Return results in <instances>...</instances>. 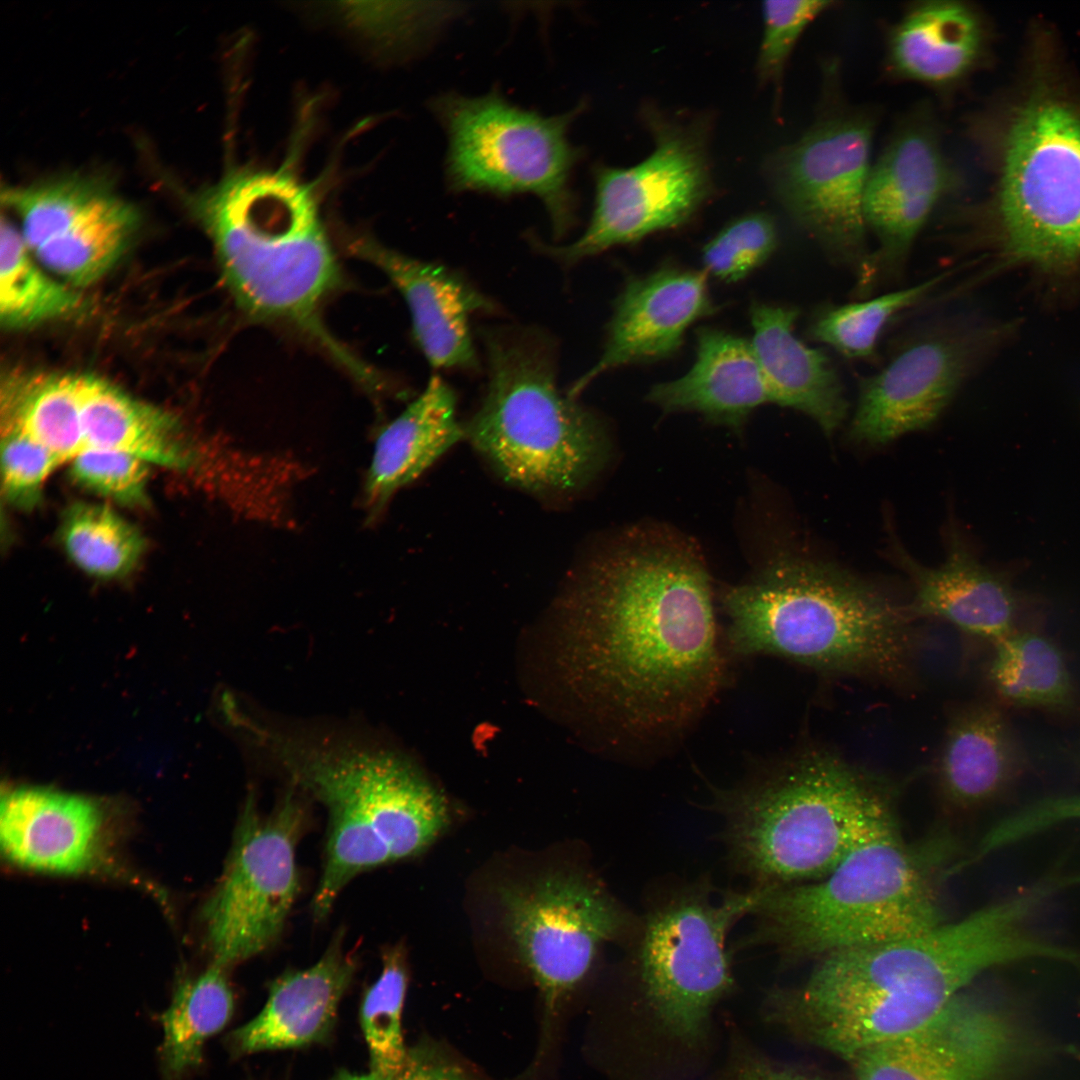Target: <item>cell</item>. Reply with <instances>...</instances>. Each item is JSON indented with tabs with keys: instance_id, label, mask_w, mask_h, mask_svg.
I'll return each mask as SVG.
<instances>
[{
	"instance_id": "5b68a950",
	"label": "cell",
	"mask_w": 1080,
	"mask_h": 1080,
	"mask_svg": "<svg viewBox=\"0 0 1080 1080\" xmlns=\"http://www.w3.org/2000/svg\"><path fill=\"white\" fill-rule=\"evenodd\" d=\"M190 203L240 308L311 334L351 367L319 319L339 269L311 187L286 168H237Z\"/></svg>"
},
{
	"instance_id": "bcb514c9",
	"label": "cell",
	"mask_w": 1080,
	"mask_h": 1080,
	"mask_svg": "<svg viewBox=\"0 0 1080 1080\" xmlns=\"http://www.w3.org/2000/svg\"><path fill=\"white\" fill-rule=\"evenodd\" d=\"M727 1080H826L817 1075L777 1067L755 1055H743L734 1063Z\"/></svg>"
},
{
	"instance_id": "2e32d148",
	"label": "cell",
	"mask_w": 1080,
	"mask_h": 1080,
	"mask_svg": "<svg viewBox=\"0 0 1080 1080\" xmlns=\"http://www.w3.org/2000/svg\"><path fill=\"white\" fill-rule=\"evenodd\" d=\"M653 128L655 149L641 163L597 168L588 227L575 242L545 246L548 254L570 264L678 228L692 218L711 188L702 144L672 125L654 121Z\"/></svg>"
},
{
	"instance_id": "ba28073f",
	"label": "cell",
	"mask_w": 1080,
	"mask_h": 1080,
	"mask_svg": "<svg viewBox=\"0 0 1080 1080\" xmlns=\"http://www.w3.org/2000/svg\"><path fill=\"white\" fill-rule=\"evenodd\" d=\"M486 395L465 438L506 482L537 496L583 487L602 468L600 420L558 389L552 345L535 331H487Z\"/></svg>"
},
{
	"instance_id": "e0dca14e",
	"label": "cell",
	"mask_w": 1080,
	"mask_h": 1080,
	"mask_svg": "<svg viewBox=\"0 0 1080 1080\" xmlns=\"http://www.w3.org/2000/svg\"><path fill=\"white\" fill-rule=\"evenodd\" d=\"M988 327L949 322L905 345L859 384L849 435L885 444L929 427L994 344Z\"/></svg>"
},
{
	"instance_id": "d590c367",
	"label": "cell",
	"mask_w": 1080,
	"mask_h": 1080,
	"mask_svg": "<svg viewBox=\"0 0 1080 1080\" xmlns=\"http://www.w3.org/2000/svg\"><path fill=\"white\" fill-rule=\"evenodd\" d=\"M950 275L951 271H946L862 302L822 309L811 321L808 336L847 358L870 357L887 323L899 312L924 300Z\"/></svg>"
},
{
	"instance_id": "60d3db41",
	"label": "cell",
	"mask_w": 1080,
	"mask_h": 1080,
	"mask_svg": "<svg viewBox=\"0 0 1080 1080\" xmlns=\"http://www.w3.org/2000/svg\"><path fill=\"white\" fill-rule=\"evenodd\" d=\"M72 479L81 487L122 504H143L147 462L131 454L87 448L72 459Z\"/></svg>"
},
{
	"instance_id": "4dcf8cb0",
	"label": "cell",
	"mask_w": 1080,
	"mask_h": 1080,
	"mask_svg": "<svg viewBox=\"0 0 1080 1080\" xmlns=\"http://www.w3.org/2000/svg\"><path fill=\"white\" fill-rule=\"evenodd\" d=\"M226 971L212 963L197 976L177 982L168 1008L158 1017L163 1029L159 1062L164 1080H182L196 1069L205 1042L230 1021L234 995Z\"/></svg>"
},
{
	"instance_id": "d6a6232c",
	"label": "cell",
	"mask_w": 1080,
	"mask_h": 1080,
	"mask_svg": "<svg viewBox=\"0 0 1080 1080\" xmlns=\"http://www.w3.org/2000/svg\"><path fill=\"white\" fill-rule=\"evenodd\" d=\"M994 645L989 677L1002 699L1021 707L1070 704V673L1052 641L1037 633L1013 631Z\"/></svg>"
},
{
	"instance_id": "ee69618b",
	"label": "cell",
	"mask_w": 1080,
	"mask_h": 1080,
	"mask_svg": "<svg viewBox=\"0 0 1080 1080\" xmlns=\"http://www.w3.org/2000/svg\"><path fill=\"white\" fill-rule=\"evenodd\" d=\"M1080 820V795L1038 801L993 826L979 843V857L1029 837L1057 823Z\"/></svg>"
},
{
	"instance_id": "8992f818",
	"label": "cell",
	"mask_w": 1080,
	"mask_h": 1080,
	"mask_svg": "<svg viewBox=\"0 0 1080 1080\" xmlns=\"http://www.w3.org/2000/svg\"><path fill=\"white\" fill-rule=\"evenodd\" d=\"M281 746L295 783L327 811L324 864L311 903L317 920L328 916L353 878L421 854L448 825L443 795L398 755L352 746Z\"/></svg>"
},
{
	"instance_id": "74e56055",
	"label": "cell",
	"mask_w": 1080,
	"mask_h": 1080,
	"mask_svg": "<svg viewBox=\"0 0 1080 1080\" xmlns=\"http://www.w3.org/2000/svg\"><path fill=\"white\" fill-rule=\"evenodd\" d=\"M107 190L97 179L70 175L27 186H3L1 200L18 216L20 233L33 251Z\"/></svg>"
},
{
	"instance_id": "1f68e13d",
	"label": "cell",
	"mask_w": 1080,
	"mask_h": 1080,
	"mask_svg": "<svg viewBox=\"0 0 1080 1080\" xmlns=\"http://www.w3.org/2000/svg\"><path fill=\"white\" fill-rule=\"evenodd\" d=\"M1 394V427L22 431L62 462L87 449L78 374L15 375L3 384Z\"/></svg>"
},
{
	"instance_id": "e575fe53",
	"label": "cell",
	"mask_w": 1080,
	"mask_h": 1080,
	"mask_svg": "<svg viewBox=\"0 0 1080 1080\" xmlns=\"http://www.w3.org/2000/svg\"><path fill=\"white\" fill-rule=\"evenodd\" d=\"M60 538L70 560L87 574L112 579L130 572L144 540L139 531L111 508L77 503L64 514Z\"/></svg>"
},
{
	"instance_id": "7c38bea8",
	"label": "cell",
	"mask_w": 1080,
	"mask_h": 1080,
	"mask_svg": "<svg viewBox=\"0 0 1080 1080\" xmlns=\"http://www.w3.org/2000/svg\"><path fill=\"white\" fill-rule=\"evenodd\" d=\"M1074 1050L1016 1005L966 988L920 1027L850 1064L857 1080H1022Z\"/></svg>"
},
{
	"instance_id": "8d00e7d4",
	"label": "cell",
	"mask_w": 1080,
	"mask_h": 1080,
	"mask_svg": "<svg viewBox=\"0 0 1080 1080\" xmlns=\"http://www.w3.org/2000/svg\"><path fill=\"white\" fill-rule=\"evenodd\" d=\"M407 980L403 948L400 945L388 948L383 953L381 972L366 990L360 1008L370 1071L383 1080H388L397 1071L407 1051L402 1035Z\"/></svg>"
},
{
	"instance_id": "484cf974",
	"label": "cell",
	"mask_w": 1080,
	"mask_h": 1080,
	"mask_svg": "<svg viewBox=\"0 0 1080 1080\" xmlns=\"http://www.w3.org/2000/svg\"><path fill=\"white\" fill-rule=\"evenodd\" d=\"M647 398L665 413L696 412L734 430L771 403L750 341L714 328L698 330L689 371L654 385Z\"/></svg>"
},
{
	"instance_id": "ffe728a7",
	"label": "cell",
	"mask_w": 1080,
	"mask_h": 1080,
	"mask_svg": "<svg viewBox=\"0 0 1080 1080\" xmlns=\"http://www.w3.org/2000/svg\"><path fill=\"white\" fill-rule=\"evenodd\" d=\"M350 249L376 265L399 290L411 314L415 339L433 367L477 368L469 320L476 312L494 309L485 295L440 264L372 240L355 239Z\"/></svg>"
},
{
	"instance_id": "8fae6325",
	"label": "cell",
	"mask_w": 1080,
	"mask_h": 1080,
	"mask_svg": "<svg viewBox=\"0 0 1080 1080\" xmlns=\"http://www.w3.org/2000/svg\"><path fill=\"white\" fill-rule=\"evenodd\" d=\"M760 888L714 892L696 884L665 897L640 920L635 963L643 995L663 1028L687 1044L705 1038L712 1007L733 985L726 946L752 913Z\"/></svg>"
},
{
	"instance_id": "cb8c5ba5",
	"label": "cell",
	"mask_w": 1080,
	"mask_h": 1080,
	"mask_svg": "<svg viewBox=\"0 0 1080 1080\" xmlns=\"http://www.w3.org/2000/svg\"><path fill=\"white\" fill-rule=\"evenodd\" d=\"M750 315V343L771 403L804 413L832 434L846 418L848 402L829 357L796 336L798 310L757 302Z\"/></svg>"
},
{
	"instance_id": "3957f363",
	"label": "cell",
	"mask_w": 1080,
	"mask_h": 1080,
	"mask_svg": "<svg viewBox=\"0 0 1080 1080\" xmlns=\"http://www.w3.org/2000/svg\"><path fill=\"white\" fill-rule=\"evenodd\" d=\"M719 600L725 649L774 656L817 672L903 683L918 640L908 606L848 571L782 558Z\"/></svg>"
},
{
	"instance_id": "4fadbf2b",
	"label": "cell",
	"mask_w": 1080,
	"mask_h": 1080,
	"mask_svg": "<svg viewBox=\"0 0 1080 1080\" xmlns=\"http://www.w3.org/2000/svg\"><path fill=\"white\" fill-rule=\"evenodd\" d=\"M499 901L505 930L543 1002L539 1063L564 1003L591 970L600 948L634 938L640 923L600 881L583 872L551 871L505 885Z\"/></svg>"
},
{
	"instance_id": "d6986e66",
	"label": "cell",
	"mask_w": 1080,
	"mask_h": 1080,
	"mask_svg": "<svg viewBox=\"0 0 1080 1080\" xmlns=\"http://www.w3.org/2000/svg\"><path fill=\"white\" fill-rule=\"evenodd\" d=\"M704 271L672 266L627 281L616 300L598 361L572 386L576 397L601 374L674 356L687 329L714 313Z\"/></svg>"
},
{
	"instance_id": "d4e9b609",
	"label": "cell",
	"mask_w": 1080,
	"mask_h": 1080,
	"mask_svg": "<svg viewBox=\"0 0 1080 1080\" xmlns=\"http://www.w3.org/2000/svg\"><path fill=\"white\" fill-rule=\"evenodd\" d=\"M465 438L456 417V397L440 377L378 433L364 477L361 504L368 522L383 514L397 491L415 481Z\"/></svg>"
},
{
	"instance_id": "7bdbcfd3",
	"label": "cell",
	"mask_w": 1080,
	"mask_h": 1080,
	"mask_svg": "<svg viewBox=\"0 0 1080 1080\" xmlns=\"http://www.w3.org/2000/svg\"><path fill=\"white\" fill-rule=\"evenodd\" d=\"M1 432L3 490L11 503L31 507L39 500L48 475L63 462L16 428L1 427Z\"/></svg>"
},
{
	"instance_id": "7a4b0ae2",
	"label": "cell",
	"mask_w": 1080,
	"mask_h": 1080,
	"mask_svg": "<svg viewBox=\"0 0 1080 1080\" xmlns=\"http://www.w3.org/2000/svg\"><path fill=\"white\" fill-rule=\"evenodd\" d=\"M1047 901L1033 883L962 919L822 958L800 988L769 997L768 1018L850 1062L920 1027L991 968L1061 961L1065 948L1031 928Z\"/></svg>"
},
{
	"instance_id": "7402d4cb",
	"label": "cell",
	"mask_w": 1080,
	"mask_h": 1080,
	"mask_svg": "<svg viewBox=\"0 0 1080 1080\" xmlns=\"http://www.w3.org/2000/svg\"><path fill=\"white\" fill-rule=\"evenodd\" d=\"M355 971L356 960L338 935L313 965L286 971L271 983L264 1007L228 1036V1048L237 1056L326 1040Z\"/></svg>"
},
{
	"instance_id": "4316f807",
	"label": "cell",
	"mask_w": 1080,
	"mask_h": 1080,
	"mask_svg": "<svg viewBox=\"0 0 1080 1080\" xmlns=\"http://www.w3.org/2000/svg\"><path fill=\"white\" fill-rule=\"evenodd\" d=\"M1018 767L1016 744L1000 710L973 705L956 713L947 726L936 783L948 805L967 811L999 797Z\"/></svg>"
},
{
	"instance_id": "f1b7e54d",
	"label": "cell",
	"mask_w": 1080,
	"mask_h": 1080,
	"mask_svg": "<svg viewBox=\"0 0 1080 1080\" xmlns=\"http://www.w3.org/2000/svg\"><path fill=\"white\" fill-rule=\"evenodd\" d=\"M78 393L87 448L121 451L166 467L191 463V451L165 411L92 375L78 374Z\"/></svg>"
},
{
	"instance_id": "f546056e",
	"label": "cell",
	"mask_w": 1080,
	"mask_h": 1080,
	"mask_svg": "<svg viewBox=\"0 0 1080 1080\" xmlns=\"http://www.w3.org/2000/svg\"><path fill=\"white\" fill-rule=\"evenodd\" d=\"M138 223L136 208L108 190L31 254L66 282L89 285L118 261Z\"/></svg>"
},
{
	"instance_id": "6da1fadb",
	"label": "cell",
	"mask_w": 1080,
	"mask_h": 1080,
	"mask_svg": "<svg viewBox=\"0 0 1080 1080\" xmlns=\"http://www.w3.org/2000/svg\"><path fill=\"white\" fill-rule=\"evenodd\" d=\"M565 600L575 687L608 743L632 758L677 744L726 680L696 546L634 528L585 566Z\"/></svg>"
},
{
	"instance_id": "f6af8a7d",
	"label": "cell",
	"mask_w": 1080,
	"mask_h": 1080,
	"mask_svg": "<svg viewBox=\"0 0 1080 1080\" xmlns=\"http://www.w3.org/2000/svg\"><path fill=\"white\" fill-rule=\"evenodd\" d=\"M388 1080H472L458 1065L428 1043L407 1048L397 1071Z\"/></svg>"
},
{
	"instance_id": "9a60e30c",
	"label": "cell",
	"mask_w": 1080,
	"mask_h": 1080,
	"mask_svg": "<svg viewBox=\"0 0 1080 1080\" xmlns=\"http://www.w3.org/2000/svg\"><path fill=\"white\" fill-rule=\"evenodd\" d=\"M872 137V121L863 115L829 116L779 153L774 164L776 191L792 220L832 260L858 272L865 288L871 253L863 199Z\"/></svg>"
},
{
	"instance_id": "5bb4252c",
	"label": "cell",
	"mask_w": 1080,
	"mask_h": 1080,
	"mask_svg": "<svg viewBox=\"0 0 1080 1080\" xmlns=\"http://www.w3.org/2000/svg\"><path fill=\"white\" fill-rule=\"evenodd\" d=\"M305 814L291 795L268 814L248 798L222 876L203 909L213 962L228 969L270 949L299 892L296 848Z\"/></svg>"
},
{
	"instance_id": "ab89813d",
	"label": "cell",
	"mask_w": 1080,
	"mask_h": 1080,
	"mask_svg": "<svg viewBox=\"0 0 1080 1080\" xmlns=\"http://www.w3.org/2000/svg\"><path fill=\"white\" fill-rule=\"evenodd\" d=\"M777 242V228L769 215L753 213L740 217L705 245L704 272L726 283L737 282L765 263Z\"/></svg>"
},
{
	"instance_id": "44dd1931",
	"label": "cell",
	"mask_w": 1080,
	"mask_h": 1080,
	"mask_svg": "<svg viewBox=\"0 0 1080 1080\" xmlns=\"http://www.w3.org/2000/svg\"><path fill=\"white\" fill-rule=\"evenodd\" d=\"M103 814L80 795L21 787L2 795V851L18 866L75 874L96 865L103 850Z\"/></svg>"
},
{
	"instance_id": "277c9868",
	"label": "cell",
	"mask_w": 1080,
	"mask_h": 1080,
	"mask_svg": "<svg viewBox=\"0 0 1080 1080\" xmlns=\"http://www.w3.org/2000/svg\"><path fill=\"white\" fill-rule=\"evenodd\" d=\"M732 863L756 888L818 880L892 819L888 798L840 755L806 746L714 792Z\"/></svg>"
},
{
	"instance_id": "b9f144b4",
	"label": "cell",
	"mask_w": 1080,
	"mask_h": 1080,
	"mask_svg": "<svg viewBox=\"0 0 1080 1080\" xmlns=\"http://www.w3.org/2000/svg\"><path fill=\"white\" fill-rule=\"evenodd\" d=\"M827 0L766 1L764 34L758 58L762 80L778 81L798 39L819 15L833 6Z\"/></svg>"
},
{
	"instance_id": "30bf717a",
	"label": "cell",
	"mask_w": 1080,
	"mask_h": 1080,
	"mask_svg": "<svg viewBox=\"0 0 1080 1080\" xmlns=\"http://www.w3.org/2000/svg\"><path fill=\"white\" fill-rule=\"evenodd\" d=\"M433 109L447 133L446 174L454 191L533 194L543 202L554 231H567L575 216L571 177L579 159L568 129L577 110L546 117L496 92L445 94Z\"/></svg>"
},
{
	"instance_id": "52a82bcc",
	"label": "cell",
	"mask_w": 1080,
	"mask_h": 1080,
	"mask_svg": "<svg viewBox=\"0 0 1080 1080\" xmlns=\"http://www.w3.org/2000/svg\"><path fill=\"white\" fill-rule=\"evenodd\" d=\"M749 945L786 960L819 959L904 938L941 923L936 887L893 819L861 841L830 873L761 888Z\"/></svg>"
},
{
	"instance_id": "603a6c76",
	"label": "cell",
	"mask_w": 1080,
	"mask_h": 1080,
	"mask_svg": "<svg viewBox=\"0 0 1080 1080\" xmlns=\"http://www.w3.org/2000/svg\"><path fill=\"white\" fill-rule=\"evenodd\" d=\"M894 559L913 584V617L943 620L960 631L999 642L1014 630L1016 597L1000 575L980 564L951 534L946 560L932 568L894 545Z\"/></svg>"
},
{
	"instance_id": "83f0119b",
	"label": "cell",
	"mask_w": 1080,
	"mask_h": 1080,
	"mask_svg": "<svg viewBox=\"0 0 1080 1080\" xmlns=\"http://www.w3.org/2000/svg\"><path fill=\"white\" fill-rule=\"evenodd\" d=\"M981 46V26L970 8L954 1L923 2L891 32L888 63L903 79L945 87L967 74Z\"/></svg>"
},
{
	"instance_id": "ac0fdd59",
	"label": "cell",
	"mask_w": 1080,
	"mask_h": 1080,
	"mask_svg": "<svg viewBox=\"0 0 1080 1080\" xmlns=\"http://www.w3.org/2000/svg\"><path fill=\"white\" fill-rule=\"evenodd\" d=\"M957 176L935 136L914 124L892 139L871 166L863 199L867 230L876 240L869 285L877 275L899 273L936 205L957 185Z\"/></svg>"
},
{
	"instance_id": "f35d334b",
	"label": "cell",
	"mask_w": 1080,
	"mask_h": 1080,
	"mask_svg": "<svg viewBox=\"0 0 1080 1080\" xmlns=\"http://www.w3.org/2000/svg\"><path fill=\"white\" fill-rule=\"evenodd\" d=\"M343 6L351 26L392 50L430 40L464 10L457 2H348Z\"/></svg>"
},
{
	"instance_id": "7dc6e473",
	"label": "cell",
	"mask_w": 1080,
	"mask_h": 1080,
	"mask_svg": "<svg viewBox=\"0 0 1080 1080\" xmlns=\"http://www.w3.org/2000/svg\"><path fill=\"white\" fill-rule=\"evenodd\" d=\"M331 1080H383L378 1074L370 1071L365 1074H356L342 1070L335 1074Z\"/></svg>"
},
{
	"instance_id": "836d02e7",
	"label": "cell",
	"mask_w": 1080,
	"mask_h": 1080,
	"mask_svg": "<svg viewBox=\"0 0 1080 1080\" xmlns=\"http://www.w3.org/2000/svg\"><path fill=\"white\" fill-rule=\"evenodd\" d=\"M80 304L78 295L40 269L20 230L2 216L0 229V319L24 328L63 317Z\"/></svg>"
},
{
	"instance_id": "9c48e42d",
	"label": "cell",
	"mask_w": 1080,
	"mask_h": 1080,
	"mask_svg": "<svg viewBox=\"0 0 1080 1080\" xmlns=\"http://www.w3.org/2000/svg\"><path fill=\"white\" fill-rule=\"evenodd\" d=\"M995 250L1063 271L1080 258V106L1038 94L1006 134L993 208Z\"/></svg>"
}]
</instances>
